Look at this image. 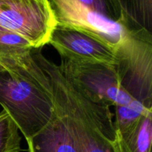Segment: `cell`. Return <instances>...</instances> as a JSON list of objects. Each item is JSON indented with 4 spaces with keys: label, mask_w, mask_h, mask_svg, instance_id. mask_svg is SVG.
I'll use <instances>...</instances> for the list:
<instances>
[{
    "label": "cell",
    "mask_w": 152,
    "mask_h": 152,
    "mask_svg": "<svg viewBox=\"0 0 152 152\" xmlns=\"http://www.w3.org/2000/svg\"><path fill=\"white\" fill-rule=\"evenodd\" d=\"M34 49L25 37L16 33L0 31V57L22 54Z\"/></svg>",
    "instance_id": "cell-13"
},
{
    "label": "cell",
    "mask_w": 152,
    "mask_h": 152,
    "mask_svg": "<svg viewBox=\"0 0 152 152\" xmlns=\"http://www.w3.org/2000/svg\"><path fill=\"white\" fill-rule=\"evenodd\" d=\"M94 11L97 12L112 20L120 22V16L113 0H78ZM123 23V22H122Z\"/></svg>",
    "instance_id": "cell-14"
},
{
    "label": "cell",
    "mask_w": 152,
    "mask_h": 152,
    "mask_svg": "<svg viewBox=\"0 0 152 152\" xmlns=\"http://www.w3.org/2000/svg\"><path fill=\"white\" fill-rule=\"evenodd\" d=\"M152 112L142 116L137 129L121 140H116L117 152H151Z\"/></svg>",
    "instance_id": "cell-10"
},
{
    "label": "cell",
    "mask_w": 152,
    "mask_h": 152,
    "mask_svg": "<svg viewBox=\"0 0 152 152\" xmlns=\"http://www.w3.org/2000/svg\"><path fill=\"white\" fill-rule=\"evenodd\" d=\"M26 142L28 152H81L63 117L56 109L53 120Z\"/></svg>",
    "instance_id": "cell-8"
},
{
    "label": "cell",
    "mask_w": 152,
    "mask_h": 152,
    "mask_svg": "<svg viewBox=\"0 0 152 152\" xmlns=\"http://www.w3.org/2000/svg\"><path fill=\"white\" fill-rule=\"evenodd\" d=\"M56 27L81 32L117 50L129 26L94 11L78 0H48Z\"/></svg>",
    "instance_id": "cell-6"
},
{
    "label": "cell",
    "mask_w": 152,
    "mask_h": 152,
    "mask_svg": "<svg viewBox=\"0 0 152 152\" xmlns=\"http://www.w3.org/2000/svg\"><path fill=\"white\" fill-rule=\"evenodd\" d=\"M116 66L121 86L131 96L152 109V34L129 28L117 49Z\"/></svg>",
    "instance_id": "cell-3"
},
{
    "label": "cell",
    "mask_w": 152,
    "mask_h": 152,
    "mask_svg": "<svg viewBox=\"0 0 152 152\" xmlns=\"http://www.w3.org/2000/svg\"><path fill=\"white\" fill-rule=\"evenodd\" d=\"M56 26L48 0H0V31L25 37L35 49L48 44Z\"/></svg>",
    "instance_id": "cell-5"
},
{
    "label": "cell",
    "mask_w": 152,
    "mask_h": 152,
    "mask_svg": "<svg viewBox=\"0 0 152 152\" xmlns=\"http://www.w3.org/2000/svg\"><path fill=\"white\" fill-rule=\"evenodd\" d=\"M50 44L65 60L75 62L103 63L117 66V50L81 32L56 27L52 32Z\"/></svg>",
    "instance_id": "cell-7"
},
{
    "label": "cell",
    "mask_w": 152,
    "mask_h": 152,
    "mask_svg": "<svg viewBox=\"0 0 152 152\" xmlns=\"http://www.w3.org/2000/svg\"><path fill=\"white\" fill-rule=\"evenodd\" d=\"M32 51L0 57V105L25 140L41 132L56 115L50 80Z\"/></svg>",
    "instance_id": "cell-1"
},
{
    "label": "cell",
    "mask_w": 152,
    "mask_h": 152,
    "mask_svg": "<svg viewBox=\"0 0 152 152\" xmlns=\"http://www.w3.org/2000/svg\"><path fill=\"white\" fill-rule=\"evenodd\" d=\"M58 67L69 83L91 102L114 107L137 101L122 87L114 65L62 59Z\"/></svg>",
    "instance_id": "cell-4"
},
{
    "label": "cell",
    "mask_w": 152,
    "mask_h": 152,
    "mask_svg": "<svg viewBox=\"0 0 152 152\" xmlns=\"http://www.w3.org/2000/svg\"><path fill=\"white\" fill-rule=\"evenodd\" d=\"M115 120L114 121L116 140L126 137L137 129L142 116L152 112L138 101L127 105L114 106Z\"/></svg>",
    "instance_id": "cell-11"
},
{
    "label": "cell",
    "mask_w": 152,
    "mask_h": 152,
    "mask_svg": "<svg viewBox=\"0 0 152 152\" xmlns=\"http://www.w3.org/2000/svg\"><path fill=\"white\" fill-rule=\"evenodd\" d=\"M120 21L132 28L151 32L152 0H113Z\"/></svg>",
    "instance_id": "cell-9"
},
{
    "label": "cell",
    "mask_w": 152,
    "mask_h": 152,
    "mask_svg": "<svg viewBox=\"0 0 152 152\" xmlns=\"http://www.w3.org/2000/svg\"><path fill=\"white\" fill-rule=\"evenodd\" d=\"M21 140L15 122L2 110L0 112V152H20Z\"/></svg>",
    "instance_id": "cell-12"
},
{
    "label": "cell",
    "mask_w": 152,
    "mask_h": 152,
    "mask_svg": "<svg viewBox=\"0 0 152 152\" xmlns=\"http://www.w3.org/2000/svg\"><path fill=\"white\" fill-rule=\"evenodd\" d=\"M55 108L63 117L81 152H117L110 107L82 94L61 72L50 75Z\"/></svg>",
    "instance_id": "cell-2"
}]
</instances>
